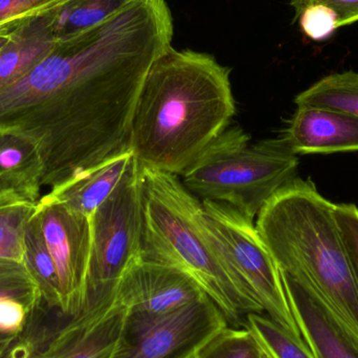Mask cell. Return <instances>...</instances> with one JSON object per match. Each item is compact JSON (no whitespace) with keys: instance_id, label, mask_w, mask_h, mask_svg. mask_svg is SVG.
Segmentation results:
<instances>
[{"instance_id":"cell-1","label":"cell","mask_w":358,"mask_h":358,"mask_svg":"<svg viewBox=\"0 0 358 358\" xmlns=\"http://www.w3.org/2000/svg\"><path fill=\"white\" fill-rule=\"evenodd\" d=\"M167 0H128L106 21L52 52L0 92V134L27 136L57 189L130 150L134 106L153 63L171 50Z\"/></svg>"},{"instance_id":"cell-2","label":"cell","mask_w":358,"mask_h":358,"mask_svg":"<svg viewBox=\"0 0 358 358\" xmlns=\"http://www.w3.org/2000/svg\"><path fill=\"white\" fill-rule=\"evenodd\" d=\"M231 69L172 48L149 69L134 106L130 150L138 166L181 176L236 113Z\"/></svg>"},{"instance_id":"cell-3","label":"cell","mask_w":358,"mask_h":358,"mask_svg":"<svg viewBox=\"0 0 358 358\" xmlns=\"http://www.w3.org/2000/svg\"><path fill=\"white\" fill-rule=\"evenodd\" d=\"M141 252L143 260L176 267L193 278L227 321L263 315L225 264L202 223V201L178 176L140 167Z\"/></svg>"},{"instance_id":"cell-4","label":"cell","mask_w":358,"mask_h":358,"mask_svg":"<svg viewBox=\"0 0 358 358\" xmlns=\"http://www.w3.org/2000/svg\"><path fill=\"white\" fill-rule=\"evenodd\" d=\"M334 206L313 180L296 178L255 224L280 271L308 278L358 334V285Z\"/></svg>"},{"instance_id":"cell-5","label":"cell","mask_w":358,"mask_h":358,"mask_svg":"<svg viewBox=\"0 0 358 358\" xmlns=\"http://www.w3.org/2000/svg\"><path fill=\"white\" fill-rule=\"evenodd\" d=\"M298 168V155L282 136L250 144V136L235 126L215 138L181 176L196 197L229 204L254 221L267 201L296 178Z\"/></svg>"},{"instance_id":"cell-6","label":"cell","mask_w":358,"mask_h":358,"mask_svg":"<svg viewBox=\"0 0 358 358\" xmlns=\"http://www.w3.org/2000/svg\"><path fill=\"white\" fill-rule=\"evenodd\" d=\"M202 223L238 281L266 313L292 336L303 338L292 315L281 273L254 221L221 202L202 201Z\"/></svg>"},{"instance_id":"cell-7","label":"cell","mask_w":358,"mask_h":358,"mask_svg":"<svg viewBox=\"0 0 358 358\" xmlns=\"http://www.w3.org/2000/svg\"><path fill=\"white\" fill-rule=\"evenodd\" d=\"M140 166L136 159L117 189L92 216L83 307L117 294L124 275L140 259Z\"/></svg>"},{"instance_id":"cell-8","label":"cell","mask_w":358,"mask_h":358,"mask_svg":"<svg viewBox=\"0 0 358 358\" xmlns=\"http://www.w3.org/2000/svg\"><path fill=\"white\" fill-rule=\"evenodd\" d=\"M227 326V317L208 296L157 317L129 313L113 358H195Z\"/></svg>"},{"instance_id":"cell-9","label":"cell","mask_w":358,"mask_h":358,"mask_svg":"<svg viewBox=\"0 0 358 358\" xmlns=\"http://www.w3.org/2000/svg\"><path fill=\"white\" fill-rule=\"evenodd\" d=\"M35 214L58 273L61 313L65 317L77 315L85 301L92 217L71 210L48 194L36 204Z\"/></svg>"},{"instance_id":"cell-10","label":"cell","mask_w":358,"mask_h":358,"mask_svg":"<svg viewBox=\"0 0 358 358\" xmlns=\"http://www.w3.org/2000/svg\"><path fill=\"white\" fill-rule=\"evenodd\" d=\"M303 340L315 358H358V334L302 273L281 271Z\"/></svg>"},{"instance_id":"cell-11","label":"cell","mask_w":358,"mask_h":358,"mask_svg":"<svg viewBox=\"0 0 358 358\" xmlns=\"http://www.w3.org/2000/svg\"><path fill=\"white\" fill-rule=\"evenodd\" d=\"M128 315L129 308L117 292L83 307L57 328L43 358H113Z\"/></svg>"},{"instance_id":"cell-12","label":"cell","mask_w":358,"mask_h":358,"mask_svg":"<svg viewBox=\"0 0 358 358\" xmlns=\"http://www.w3.org/2000/svg\"><path fill=\"white\" fill-rule=\"evenodd\" d=\"M129 313L157 317L206 296L201 286L176 267L138 259L117 288Z\"/></svg>"},{"instance_id":"cell-13","label":"cell","mask_w":358,"mask_h":358,"mask_svg":"<svg viewBox=\"0 0 358 358\" xmlns=\"http://www.w3.org/2000/svg\"><path fill=\"white\" fill-rule=\"evenodd\" d=\"M282 138L296 155L355 152L358 151V117L299 105Z\"/></svg>"},{"instance_id":"cell-14","label":"cell","mask_w":358,"mask_h":358,"mask_svg":"<svg viewBox=\"0 0 358 358\" xmlns=\"http://www.w3.org/2000/svg\"><path fill=\"white\" fill-rule=\"evenodd\" d=\"M63 3L33 17L15 31L0 52V92L20 81L56 48L57 15Z\"/></svg>"},{"instance_id":"cell-15","label":"cell","mask_w":358,"mask_h":358,"mask_svg":"<svg viewBox=\"0 0 358 358\" xmlns=\"http://www.w3.org/2000/svg\"><path fill=\"white\" fill-rule=\"evenodd\" d=\"M134 161V153L128 151L82 172L48 195L76 212L92 217L117 189Z\"/></svg>"},{"instance_id":"cell-16","label":"cell","mask_w":358,"mask_h":358,"mask_svg":"<svg viewBox=\"0 0 358 358\" xmlns=\"http://www.w3.org/2000/svg\"><path fill=\"white\" fill-rule=\"evenodd\" d=\"M43 172V162L33 140L20 134H0V194H15L37 203Z\"/></svg>"},{"instance_id":"cell-17","label":"cell","mask_w":358,"mask_h":358,"mask_svg":"<svg viewBox=\"0 0 358 358\" xmlns=\"http://www.w3.org/2000/svg\"><path fill=\"white\" fill-rule=\"evenodd\" d=\"M41 301L23 263L0 258V332L18 336Z\"/></svg>"},{"instance_id":"cell-18","label":"cell","mask_w":358,"mask_h":358,"mask_svg":"<svg viewBox=\"0 0 358 358\" xmlns=\"http://www.w3.org/2000/svg\"><path fill=\"white\" fill-rule=\"evenodd\" d=\"M22 263L37 284L42 301L50 308L61 311L58 273L35 212L25 231Z\"/></svg>"},{"instance_id":"cell-19","label":"cell","mask_w":358,"mask_h":358,"mask_svg":"<svg viewBox=\"0 0 358 358\" xmlns=\"http://www.w3.org/2000/svg\"><path fill=\"white\" fill-rule=\"evenodd\" d=\"M294 104L344 111L358 117V73H331L300 92Z\"/></svg>"},{"instance_id":"cell-20","label":"cell","mask_w":358,"mask_h":358,"mask_svg":"<svg viewBox=\"0 0 358 358\" xmlns=\"http://www.w3.org/2000/svg\"><path fill=\"white\" fill-rule=\"evenodd\" d=\"M128 0H67L59 8L56 33L58 41L102 24Z\"/></svg>"},{"instance_id":"cell-21","label":"cell","mask_w":358,"mask_h":358,"mask_svg":"<svg viewBox=\"0 0 358 358\" xmlns=\"http://www.w3.org/2000/svg\"><path fill=\"white\" fill-rule=\"evenodd\" d=\"M36 204L15 194H0V258L22 262L25 231Z\"/></svg>"},{"instance_id":"cell-22","label":"cell","mask_w":358,"mask_h":358,"mask_svg":"<svg viewBox=\"0 0 358 358\" xmlns=\"http://www.w3.org/2000/svg\"><path fill=\"white\" fill-rule=\"evenodd\" d=\"M62 317L61 311L50 308L41 301L3 358H43L44 350L60 326Z\"/></svg>"},{"instance_id":"cell-23","label":"cell","mask_w":358,"mask_h":358,"mask_svg":"<svg viewBox=\"0 0 358 358\" xmlns=\"http://www.w3.org/2000/svg\"><path fill=\"white\" fill-rule=\"evenodd\" d=\"M245 326L271 358H315L303 338H296L259 313H250Z\"/></svg>"},{"instance_id":"cell-24","label":"cell","mask_w":358,"mask_h":358,"mask_svg":"<svg viewBox=\"0 0 358 358\" xmlns=\"http://www.w3.org/2000/svg\"><path fill=\"white\" fill-rule=\"evenodd\" d=\"M261 348L252 332L227 326L210 338L195 358H260Z\"/></svg>"},{"instance_id":"cell-25","label":"cell","mask_w":358,"mask_h":358,"mask_svg":"<svg viewBox=\"0 0 358 358\" xmlns=\"http://www.w3.org/2000/svg\"><path fill=\"white\" fill-rule=\"evenodd\" d=\"M302 33L313 41H323L340 29L338 16L323 4H309L294 14Z\"/></svg>"},{"instance_id":"cell-26","label":"cell","mask_w":358,"mask_h":358,"mask_svg":"<svg viewBox=\"0 0 358 358\" xmlns=\"http://www.w3.org/2000/svg\"><path fill=\"white\" fill-rule=\"evenodd\" d=\"M67 0H0V29L20 27Z\"/></svg>"},{"instance_id":"cell-27","label":"cell","mask_w":358,"mask_h":358,"mask_svg":"<svg viewBox=\"0 0 358 358\" xmlns=\"http://www.w3.org/2000/svg\"><path fill=\"white\" fill-rule=\"evenodd\" d=\"M334 216L358 285V208L353 203L336 204Z\"/></svg>"},{"instance_id":"cell-28","label":"cell","mask_w":358,"mask_h":358,"mask_svg":"<svg viewBox=\"0 0 358 358\" xmlns=\"http://www.w3.org/2000/svg\"><path fill=\"white\" fill-rule=\"evenodd\" d=\"M323 4L331 8L338 18L340 27L358 21V0H290L294 14L309 4Z\"/></svg>"},{"instance_id":"cell-29","label":"cell","mask_w":358,"mask_h":358,"mask_svg":"<svg viewBox=\"0 0 358 358\" xmlns=\"http://www.w3.org/2000/svg\"><path fill=\"white\" fill-rule=\"evenodd\" d=\"M15 338H16V336H12V334L0 332V358L6 357L8 348H10Z\"/></svg>"},{"instance_id":"cell-30","label":"cell","mask_w":358,"mask_h":358,"mask_svg":"<svg viewBox=\"0 0 358 358\" xmlns=\"http://www.w3.org/2000/svg\"><path fill=\"white\" fill-rule=\"evenodd\" d=\"M18 27H3V29H0V52H1V50H3L4 46L10 41L13 35H14L15 31H16Z\"/></svg>"},{"instance_id":"cell-31","label":"cell","mask_w":358,"mask_h":358,"mask_svg":"<svg viewBox=\"0 0 358 358\" xmlns=\"http://www.w3.org/2000/svg\"><path fill=\"white\" fill-rule=\"evenodd\" d=\"M259 346H260V345H259ZM261 348V347H260ZM260 358H271V357H269L268 355H267L266 352H265L264 350H263L262 348H261V357Z\"/></svg>"}]
</instances>
